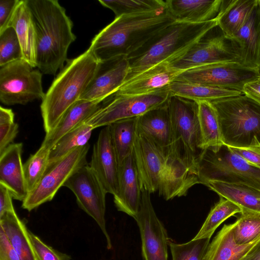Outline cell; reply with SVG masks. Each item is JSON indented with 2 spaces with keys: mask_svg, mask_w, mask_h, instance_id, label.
<instances>
[{
  "mask_svg": "<svg viewBox=\"0 0 260 260\" xmlns=\"http://www.w3.org/2000/svg\"><path fill=\"white\" fill-rule=\"evenodd\" d=\"M23 59L21 46L17 35L12 27L0 32V67Z\"/></svg>",
  "mask_w": 260,
  "mask_h": 260,
  "instance_id": "ab89813d",
  "label": "cell"
},
{
  "mask_svg": "<svg viewBox=\"0 0 260 260\" xmlns=\"http://www.w3.org/2000/svg\"><path fill=\"white\" fill-rule=\"evenodd\" d=\"M133 154L142 189L158 191L167 155L144 135L137 133Z\"/></svg>",
  "mask_w": 260,
  "mask_h": 260,
  "instance_id": "2e32d148",
  "label": "cell"
},
{
  "mask_svg": "<svg viewBox=\"0 0 260 260\" xmlns=\"http://www.w3.org/2000/svg\"><path fill=\"white\" fill-rule=\"evenodd\" d=\"M196 184H200L197 174L183 164L167 157L158 191L159 196L166 200L184 196Z\"/></svg>",
  "mask_w": 260,
  "mask_h": 260,
  "instance_id": "7402d4cb",
  "label": "cell"
},
{
  "mask_svg": "<svg viewBox=\"0 0 260 260\" xmlns=\"http://www.w3.org/2000/svg\"><path fill=\"white\" fill-rule=\"evenodd\" d=\"M234 223V239L237 244H247L260 237L259 213L242 211Z\"/></svg>",
  "mask_w": 260,
  "mask_h": 260,
  "instance_id": "74e56055",
  "label": "cell"
},
{
  "mask_svg": "<svg viewBox=\"0 0 260 260\" xmlns=\"http://www.w3.org/2000/svg\"><path fill=\"white\" fill-rule=\"evenodd\" d=\"M20 1H0V32L9 26L14 13Z\"/></svg>",
  "mask_w": 260,
  "mask_h": 260,
  "instance_id": "7bdbcfd3",
  "label": "cell"
},
{
  "mask_svg": "<svg viewBox=\"0 0 260 260\" xmlns=\"http://www.w3.org/2000/svg\"><path fill=\"white\" fill-rule=\"evenodd\" d=\"M20 59L0 67V101L6 105H24L43 99L42 73Z\"/></svg>",
  "mask_w": 260,
  "mask_h": 260,
  "instance_id": "9c48e42d",
  "label": "cell"
},
{
  "mask_svg": "<svg viewBox=\"0 0 260 260\" xmlns=\"http://www.w3.org/2000/svg\"><path fill=\"white\" fill-rule=\"evenodd\" d=\"M165 9L175 21L201 23L216 18L222 0H167Z\"/></svg>",
  "mask_w": 260,
  "mask_h": 260,
  "instance_id": "cb8c5ba5",
  "label": "cell"
},
{
  "mask_svg": "<svg viewBox=\"0 0 260 260\" xmlns=\"http://www.w3.org/2000/svg\"><path fill=\"white\" fill-rule=\"evenodd\" d=\"M210 238L192 239L183 244L170 241L172 260H205Z\"/></svg>",
  "mask_w": 260,
  "mask_h": 260,
  "instance_id": "f35d334b",
  "label": "cell"
},
{
  "mask_svg": "<svg viewBox=\"0 0 260 260\" xmlns=\"http://www.w3.org/2000/svg\"><path fill=\"white\" fill-rule=\"evenodd\" d=\"M259 1H260V0H259Z\"/></svg>",
  "mask_w": 260,
  "mask_h": 260,
  "instance_id": "f907efd6",
  "label": "cell"
},
{
  "mask_svg": "<svg viewBox=\"0 0 260 260\" xmlns=\"http://www.w3.org/2000/svg\"><path fill=\"white\" fill-rule=\"evenodd\" d=\"M142 190L132 152L119 167L117 190L113 196L117 210L135 219L139 210Z\"/></svg>",
  "mask_w": 260,
  "mask_h": 260,
  "instance_id": "ac0fdd59",
  "label": "cell"
},
{
  "mask_svg": "<svg viewBox=\"0 0 260 260\" xmlns=\"http://www.w3.org/2000/svg\"><path fill=\"white\" fill-rule=\"evenodd\" d=\"M243 93L260 104V75L244 85Z\"/></svg>",
  "mask_w": 260,
  "mask_h": 260,
  "instance_id": "7dc6e473",
  "label": "cell"
},
{
  "mask_svg": "<svg viewBox=\"0 0 260 260\" xmlns=\"http://www.w3.org/2000/svg\"><path fill=\"white\" fill-rule=\"evenodd\" d=\"M242 209L233 202L220 197L219 201L211 208L205 221L193 239L211 238L217 228L225 220Z\"/></svg>",
  "mask_w": 260,
  "mask_h": 260,
  "instance_id": "e575fe53",
  "label": "cell"
},
{
  "mask_svg": "<svg viewBox=\"0 0 260 260\" xmlns=\"http://www.w3.org/2000/svg\"><path fill=\"white\" fill-rule=\"evenodd\" d=\"M242 260H260V240L249 250Z\"/></svg>",
  "mask_w": 260,
  "mask_h": 260,
  "instance_id": "c3c4849f",
  "label": "cell"
},
{
  "mask_svg": "<svg viewBox=\"0 0 260 260\" xmlns=\"http://www.w3.org/2000/svg\"><path fill=\"white\" fill-rule=\"evenodd\" d=\"M88 164L107 193L114 196L118 187L119 165L108 126L100 131Z\"/></svg>",
  "mask_w": 260,
  "mask_h": 260,
  "instance_id": "e0dca14e",
  "label": "cell"
},
{
  "mask_svg": "<svg viewBox=\"0 0 260 260\" xmlns=\"http://www.w3.org/2000/svg\"><path fill=\"white\" fill-rule=\"evenodd\" d=\"M51 148L41 145L23 164V170L28 193L38 186L48 166Z\"/></svg>",
  "mask_w": 260,
  "mask_h": 260,
  "instance_id": "d590c367",
  "label": "cell"
},
{
  "mask_svg": "<svg viewBox=\"0 0 260 260\" xmlns=\"http://www.w3.org/2000/svg\"><path fill=\"white\" fill-rule=\"evenodd\" d=\"M137 118L122 120L108 125L119 165L133 151L137 134Z\"/></svg>",
  "mask_w": 260,
  "mask_h": 260,
  "instance_id": "d6a6232c",
  "label": "cell"
},
{
  "mask_svg": "<svg viewBox=\"0 0 260 260\" xmlns=\"http://www.w3.org/2000/svg\"><path fill=\"white\" fill-rule=\"evenodd\" d=\"M229 147L249 163L260 168V144L245 148Z\"/></svg>",
  "mask_w": 260,
  "mask_h": 260,
  "instance_id": "ee69618b",
  "label": "cell"
},
{
  "mask_svg": "<svg viewBox=\"0 0 260 260\" xmlns=\"http://www.w3.org/2000/svg\"><path fill=\"white\" fill-rule=\"evenodd\" d=\"M200 184L216 181L249 186L260 191V168L223 145L213 151L204 150L198 164Z\"/></svg>",
  "mask_w": 260,
  "mask_h": 260,
  "instance_id": "52a82bcc",
  "label": "cell"
},
{
  "mask_svg": "<svg viewBox=\"0 0 260 260\" xmlns=\"http://www.w3.org/2000/svg\"><path fill=\"white\" fill-rule=\"evenodd\" d=\"M198 102L201 149L216 151L223 145L217 113L210 102Z\"/></svg>",
  "mask_w": 260,
  "mask_h": 260,
  "instance_id": "4dcf8cb0",
  "label": "cell"
},
{
  "mask_svg": "<svg viewBox=\"0 0 260 260\" xmlns=\"http://www.w3.org/2000/svg\"><path fill=\"white\" fill-rule=\"evenodd\" d=\"M129 68L126 56L98 61L94 75L80 100L102 102L113 95L125 82Z\"/></svg>",
  "mask_w": 260,
  "mask_h": 260,
  "instance_id": "9a60e30c",
  "label": "cell"
},
{
  "mask_svg": "<svg viewBox=\"0 0 260 260\" xmlns=\"http://www.w3.org/2000/svg\"><path fill=\"white\" fill-rule=\"evenodd\" d=\"M9 26L14 28L17 35L22 48L23 59L36 68V30L26 0L20 1Z\"/></svg>",
  "mask_w": 260,
  "mask_h": 260,
  "instance_id": "484cf974",
  "label": "cell"
},
{
  "mask_svg": "<svg viewBox=\"0 0 260 260\" xmlns=\"http://www.w3.org/2000/svg\"><path fill=\"white\" fill-rule=\"evenodd\" d=\"M137 131L151 140L167 155L171 138V121L167 101L137 117Z\"/></svg>",
  "mask_w": 260,
  "mask_h": 260,
  "instance_id": "603a6c76",
  "label": "cell"
},
{
  "mask_svg": "<svg viewBox=\"0 0 260 260\" xmlns=\"http://www.w3.org/2000/svg\"><path fill=\"white\" fill-rule=\"evenodd\" d=\"M170 95L169 88L141 95L115 93L104 101L84 121L96 128L118 121L137 118L166 103Z\"/></svg>",
  "mask_w": 260,
  "mask_h": 260,
  "instance_id": "ba28073f",
  "label": "cell"
},
{
  "mask_svg": "<svg viewBox=\"0 0 260 260\" xmlns=\"http://www.w3.org/2000/svg\"><path fill=\"white\" fill-rule=\"evenodd\" d=\"M23 145L13 143L0 153V184L10 190L15 200L23 202L28 192L21 155Z\"/></svg>",
  "mask_w": 260,
  "mask_h": 260,
  "instance_id": "ffe728a7",
  "label": "cell"
},
{
  "mask_svg": "<svg viewBox=\"0 0 260 260\" xmlns=\"http://www.w3.org/2000/svg\"><path fill=\"white\" fill-rule=\"evenodd\" d=\"M19 131L14 122V113L11 109L0 107V153L13 144Z\"/></svg>",
  "mask_w": 260,
  "mask_h": 260,
  "instance_id": "60d3db41",
  "label": "cell"
},
{
  "mask_svg": "<svg viewBox=\"0 0 260 260\" xmlns=\"http://www.w3.org/2000/svg\"><path fill=\"white\" fill-rule=\"evenodd\" d=\"M0 260H21L8 240L4 230L0 226Z\"/></svg>",
  "mask_w": 260,
  "mask_h": 260,
  "instance_id": "f6af8a7d",
  "label": "cell"
},
{
  "mask_svg": "<svg viewBox=\"0 0 260 260\" xmlns=\"http://www.w3.org/2000/svg\"><path fill=\"white\" fill-rule=\"evenodd\" d=\"M234 223L224 224L209 244L205 260H242L260 240V237L245 245L237 244L234 239Z\"/></svg>",
  "mask_w": 260,
  "mask_h": 260,
  "instance_id": "d4e9b609",
  "label": "cell"
},
{
  "mask_svg": "<svg viewBox=\"0 0 260 260\" xmlns=\"http://www.w3.org/2000/svg\"><path fill=\"white\" fill-rule=\"evenodd\" d=\"M98 63L89 49L67 59L42 100L40 108L46 134L53 131L66 111L80 100Z\"/></svg>",
  "mask_w": 260,
  "mask_h": 260,
  "instance_id": "277c9868",
  "label": "cell"
},
{
  "mask_svg": "<svg viewBox=\"0 0 260 260\" xmlns=\"http://www.w3.org/2000/svg\"><path fill=\"white\" fill-rule=\"evenodd\" d=\"M36 35V67L55 75L67 60L70 45L76 40L73 23L56 0H26Z\"/></svg>",
  "mask_w": 260,
  "mask_h": 260,
  "instance_id": "7a4b0ae2",
  "label": "cell"
},
{
  "mask_svg": "<svg viewBox=\"0 0 260 260\" xmlns=\"http://www.w3.org/2000/svg\"><path fill=\"white\" fill-rule=\"evenodd\" d=\"M75 194L79 207L98 223L105 235L107 247L112 248L106 227V195L107 193L88 164L84 165L66 181L63 185Z\"/></svg>",
  "mask_w": 260,
  "mask_h": 260,
  "instance_id": "7c38bea8",
  "label": "cell"
},
{
  "mask_svg": "<svg viewBox=\"0 0 260 260\" xmlns=\"http://www.w3.org/2000/svg\"><path fill=\"white\" fill-rule=\"evenodd\" d=\"M99 2L111 10L115 18L164 9L166 5L165 1L162 0H99Z\"/></svg>",
  "mask_w": 260,
  "mask_h": 260,
  "instance_id": "8d00e7d4",
  "label": "cell"
},
{
  "mask_svg": "<svg viewBox=\"0 0 260 260\" xmlns=\"http://www.w3.org/2000/svg\"><path fill=\"white\" fill-rule=\"evenodd\" d=\"M258 0L223 1L217 16V26L232 38L244 24Z\"/></svg>",
  "mask_w": 260,
  "mask_h": 260,
  "instance_id": "83f0119b",
  "label": "cell"
},
{
  "mask_svg": "<svg viewBox=\"0 0 260 260\" xmlns=\"http://www.w3.org/2000/svg\"><path fill=\"white\" fill-rule=\"evenodd\" d=\"M101 103L96 101H78L66 111L55 128L46 134L42 144L51 149L62 137L87 119Z\"/></svg>",
  "mask_w": 260,
  "mask_h": 260,
  "instance_id": "4316f807",
  "label": "cell"
},
{
  "mask_svg": "<svg viewBox=\"0 0 260 260\" xmlns=\"http://www.w3.org/2000/svg\"><path fill=\"white\" fill-rule=\"evenodd\" d=\"M217 26L216 18L201 23L174 21L127 56L129 68L125 82L156 64H173Z\"/></svg>",
  "mask_w": 260,
  "mask_h": 260,
  "instance_id": "3957f363",
  "label": "cell"
},
{
  "mask_svg": "<svg viewBox=\"0 0 260 260\" xmlns=\"http://www.w3.org/2000/svg\"><path fill=\"white\" fill-rule=\"evenodd\" d=\"M37 260H62L57 252L43 242L38 236L28 231Z\"/></svg>",
  "mask_w": 260,
  "mask_h": 260,
  "instance_id": "b9f144b4",
  "label": "cell"
},
{
  "mask_svg": "<svg viewBox=\"0 0 260 260\" xmlns=\"http://www.w3.org/2000/svg\"><path fill=\"white\" fill-rule=\"evenodd\" d=\"M216 110L224 145L245 148L260 144V104L246 95L210 102Z\"/></svg>",
  "mask_w": 260,
  "mask_h": 260,
  "instance_id": "8992f818",
  "label": "cell"
},
{
  "mask_svg": "<svg viewBox=\"0 0 260 260\" xmlns=\"http://www.w3.org/2000/svg\"><path fill=\"white\" fill-rule=\"evenodd\" d=\"M0 226L21 260H37L28 230L15 211L8 212L0 218Z\"/></svg>",
  "mask_w": 260,
  "mask_h": 260,
  "instance_id": "f546056e",
  "label": "cell"
},
{
  "mask_svg": "<svg viewBox=\"0 0 260 260\" xmlns=\"http://www.w3.org/2000/svg\"><path fill=\"white\" fill-rule=\"evenodd\" d=\"M259 75L257 70L230 61L193 68L184 71L176 79L243 93L244 85Z\"/></svg>",
  "mask_w": 260,
  "mask_h": 260,
  "instance_id": "4fadbf2b",
  "label": "cell"
},
{
  "mask_svg": "<svg viewBox=\"0 0 260 260\" xmlns=\"http://www.w3.org/2000/svg\"><path fill=\"white\" fill-rule=\"evenodd\" d=\"M240 52V63L257 70L260 63V1L236 34L232 38Z\"/></svg>",
  "mask_w": 260,
  "mask_h": 260,
  "instance_id": "44dd1931",
  "label": "cell"
},
{
  "mask_svg": "<svg viewBox=\"0 0 260 260\" xmlns=\"http://www.w3.org/2000/svg\"><path fill=\"white\" fill-rule=\"evenodd\" d=\"M183 72L167 63L156 64L125 81L115 93L141 95L166 89Z\"/></svg>",
  "mask_w": 260,
  "mask_h": 260,
  "instance_id": "d6986e66",
  "label": "cell"
},
{
  "mask_svg": "<svg viewBox=\"0 0 260 260\" xmlns=\"http://www.w3.org/2000/svg\"><path fill=\"white\" fill-rule=\"evenodd\" d=\"M168 88L171 94L196 101L212 102L243 94L237 90L215 87L177 79L174 80Z\"/></svg>",
  "mask_w": 260,
  "mask_h": 260,
  "instance_id": "1f68e13d",
  "label": "cell"
},
{
  "mask_svg": "<svg viewBox=\"0 0 260 260\" xmlns=\"http://www.w3.org/2000/svg\"><path fill=\"white\" fill-rule=\"evenodd\" d=\"M94 128L84 121L62 137L51 149L49 164L55 162L75 148L87 144Z\"/></svg>",
  "mask_w": 260,
  "mask_h": 260,
  "instance_id": "836d02e7",
  "label": "cell"
},
{
  "mask_svg": "<svg viewBox=\"0 0 260 260\" xmlns=\"http://www.w3.org/2000/svg\"><path fill=\"white\" fill-rule=\"evenodd\" d=\"M240 63V52L235 41L218 26L211 30L180 59L170 65L185 71L193 68L222 62Z\"/></svg>",
  "mask_w": 260,
  "mask_h": 260,
  "instance_id": "8fae6325",
  "label": "cell"
},
{
  "mask_svg": "<svg viewBox=\"0 0 260 260\" xmlns=\"http://www.w3.org/2000/svg\"><path fill=\"white\" fill-rule=\"evenodd\" d=\"M257 71H258L259 74H260V63H259L258 68H257Z\"/></svg>",
  "mask_w": 260,
  "mask_h": 260,
  "instance_id": "681fc988",
  "label": "cell"
},
{
  "mask_svg": "<svg viewBox=\"0 0 260 260\" xmlns=\"http://www.w3.org/2000/svg\"><path fill=\"white\" fill-rule=\"evenodd\" d=\"M220 197L228 199L238 205L242 211L260 213V191L249 186L216 181L205 183Z\"/></svg>",
  "mask_w": 260,
  "mask_h": 260,
  "instance_id": "f1b7e54d",
  "label": "cell"
},
{
  "mask_svg": "<svg viewBox=\"0 0 260 260\" xmlns=\"http://www.w3.org/2000/svg\"><path fill=\"white\" fill-rule=\"evenodd\" d=\"M167 105L171 121L167 157L198 175L199 161L204 151L201 149L198 102L171 94Z\"/></svg>",
  "mask_w": 260,
  "mask_h": 260,
  "instance_id": "5b68a950",
  "label": "cell"
},
{
  "mask_svg": "<svg viewBox=\"0 0 260 260\" xmlns=\"http://www.w3.org/2000/svg\"><path fill=\"white\" fill-rule=\"evenodd\" d=\"M89 147L88 143L77 147L58 160L48 164L38 186L22 202V207L30 211L51 201L70 177L88 164L86 157Z\"/></svg>",
  "mask_w": 260,
  "mask_h": 260,
  "instance_id": "30bf717a",
  "label": "cell"
},
{
  "mask_svg": "<svg viewBox=\"0 0 260 260\" xmlns=\"http://www.w3.org/2000/svg\"><path fill=\"white\" fill-rule=\"evenodd\" d=\"M12 199V194L8 188L0 184V218L8 212L15 211Z\"/></svg>",
  "mask_w": 260,
  "mask_h": 260,
  "instance_id": "bcb514c9",
  "label": "cell"
},
{
  "mask_svg": "<svg viewBox=\"0 0 260 260\" xmlns=\"http://www.w3.org/2000/svg\"><path fill=\"white\" fill-rule=\"evenodd\" d=\"M135 219L140 230L143 260H168L167 232L155 212L150 193L144 189Z\"/></svg>",
  "mask_w": 260,
  "mask_h": 260,
  "instance_id": "5bb4252c",
  "label": "cell"
},
{
  "mask_svg": "<svg viewBox=\"0 0 260 260\" xmlns=\"http://www.w3.org/2000/svg\"><path fill=\"white\" fill-rule=\"evenodd\" d=\"M174 21L165 8L122 15L95 35L88 49L98 61L127 57Z\"/></svg>",
  "mask_w": 260,
  "mask_h": 260,
  "instance_id": "6da1fadb",
  "label": "cell"
}]
</instances>
